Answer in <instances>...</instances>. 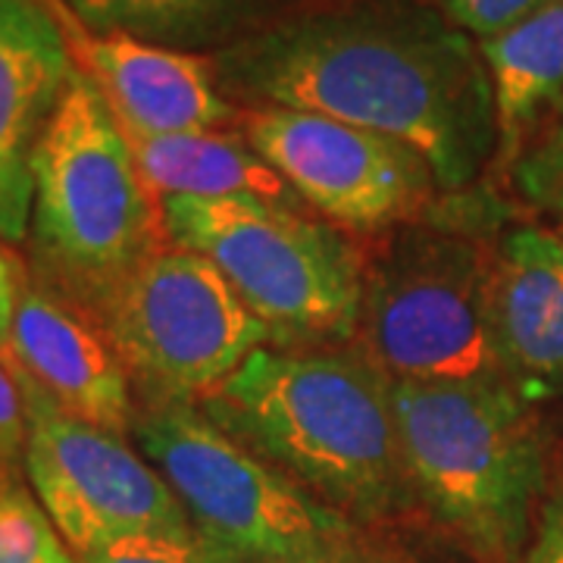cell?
<instances>
[{"label":"cell","mask_w":563,"mask_h":563,"mask_svg":"<svg viewBox=\"0 0 563 563\" xmlns=\"http://www.w3.org/2000/svg\"><path fill=\"white\" fill-rule=\"evenodd\" d=\"M225 98L320 113L404 141L442 191L495 157V103L479 44L422 0H347L282 16L213 54Z\"/></svg>","instance_id":"obj_1"},{"label":"cell","mask_w":563,"mask_h":563,"mask_svg":"<svg viewBox=\"0 0 563 563\" xmlns=\"http://www.w3.org/2000/svg\"><path fill=\"white\" fill-rule=\"evenodd\" d=\"M203 413L339 514L376 520L413 498L391 383L366 357L261 347Z\"/></svg>","instance_id":"obj_2"},{"label":"cell","mask_w":563,"mask_h":563,"mask_svg":"<svg viewBox=\"0 0 563 563\" xmlns=\"http://www.w3.org/2000/svg\"><path fill=\"white\" fill-rule=\"evenodd\" d=\"M32 279L98 320L122 282L166 244V232L132 144L79 66L32 151Z\"/></svg>","instance_id":"obj_3"},{"label":"cell","mask_w":563,"mask_h":563,"mask_svg":"<svg viewBox=\"0 0 563 563\" xmlns=\"http://www.w3.org/2000/svg\"><path fill=\"white\" fill-rule=\"evenodd\" d=\"M413 495L485 561H514L544 488L539 422L510 385L391 383Z\"/></svg>","instance_id":"obj_4"},{"label":"cell","mask_w":563,"mask_h":563,"mask_svg":"<svg viewBox=\"0 0 563 563\" xmlns=\"http://www.w3.org/2000/svg\"><path fill=\"white\" fill-rule=\"evenodd\" d=\"M166 242L201 254L273 332V342H329L357 332L366 273L357 247L298 207L163 198Z\"/></svg>","instance_id":"obj_5"},{"label":"cell","mask_w":563,"mask_h":563,"mask_svg":"<svg viewBox=\"0 0 563 563\" xmlns=\"http://www.w3.org/2000/svg\"><path fill=\"white\" fill-rule=\"evenodd\" d=\"M132 435L195 529L244 563H361L354 532L335 507H322L198 407L147 404Z\"/></svg>","instance_id":"obj_6"},{"label":"cell","mask_w":563,"mask_h":563,"mask_svg":"<svg viewBox=\"0 0 563 563\" xmlns=\"http://www.w3.org/2000/svg\"><path fill=\"white\" fill-rule=\"evenodd\" d=\"M492 257L448 229L401 232L363 285L366 361L388 383L507 385L488 313Z\"/></svg>","instance_id":"obj_7"},{"label":"cell","mask_w":563,"mask_h":563,"mask_svg":"<svg viewBox=\"0 0 563 563\" xmlns=\"http://www.w3.org/2000/svg\"><path fill=\"white\" fill-rule=\"evenodd\" d=\"M95 325L147 404L203 401L273 342L213 263L169 242L122 282Z\"/></svg>","instance_id":"obj_8"},{"label":"cell","mask_w":563,"mask_h":563,"mask_svg":"<svg viewBox=\"0 0 563 563\" xmlns=\"http://www.w3.org/2000/svg\"><path fill=\"white\" fill-rule=\"evenodd\" d=\"M13 376L25 404L29 483L76 561L132 536L195 529L161 470L122 435L69 417L20 369Z\"/></svg>","instance_id":"obj_9"},{"label":"cell","mask_w":563,"mask_h":563,"mask_svg":"<svg viewBox=\"0 0 563 563\" xmlns=\"http://www.w3.org/2000/svg\"><path fill=\"white\" fill-rule=\"evenodd\" d=\"M239 129L288 188L347 229L413 222L439 191L432 166L404 141L320 113L251 107Z\"/></svg>","instance_id":"obj_10"},{"label":"cell","mask_w":563,"mask_h":563,"mask_svg":"<svg viewBox=\"0 0 563 563\" xmlns=\"http://www.w3.org/2000/svg\"><path fill=\"white\" fill-rule=\"evenodd\" d=\"M73 69L66 20L44 0H0V242H29L32 151Z\"/></svg>","instance_id":"obj_11"},{"label":"cell","mask_w":563,"mask_h":563,"mask_svg":"<svg viewBox=\"0 0 563 563\" xmlns=\"http://www.w3.org/2000/svg\"><path fill=\"white\" fill-rule=\"evenodd\" d=\"M79 69L98 85L125 139L222 132L242 120L217 79L213 57L129 35H69Z\"/></svg>","instance_id":"obj_12"},{"label":"cell","mask_w":563,"mask_h":563,"mask_svg":"<svg viewBox=\"0 0 563 563\" xmlns=\"http://www.w3.org/2000/svg\"><path fill=\"white\" fill-rule=\"evenodd\" d=\"M13 369L76 420L113 435L135 426L132 379L103 332L73 303L20 273L13 317Z\"/></svg>","instance_id":"obj_13"},{"label":"cell","mask_w":563,"mask_h":563,"mask_svg":"<svg viewBox=\"0 0 563 563\" xmlns=\"http://www.w3.org/2000/svg\"><path fill=\"white\" fill-rule=\"evenodd\" d=\"M492 339L507 385L523 398L563 391V235L510 229L492 257Z\"/></svg>","instance_id":"obj_14"},{"label":"cell","mask_w":563,"mask_h":563,"mask_svg":"<svg viewBox=\"0 0 563 563\" xmlns=\"http://www.w3.org/2000/svg\"><path fill=\"white\" fill-rule=\"evenodd\" d=\"M476 44L495 103V169L510 173L532 139L563 110V0Z\"/></svg>","instance_id":"obj_15"},{"label":"cell","mask_w":563,"mask_h":563,"mask_svg":"<svg viewBox=\"0 0 563 563\" xmlns=\"http://www.w3.org/2000/svg\"><path fill=\"white\" fill-rule=\"evenodd\" d=\"M129 144L141 181L157 203L173 195L210 201L244 198L279 207H298L301 201L239 132L129 139Z\"/></svg>","instance_id":"obj_16"},{"label":"cell","mask_w":563,"mask_h":563,"mask_svg":"<svg viewBox=\"0 0 563 563\" xmlns=\"http://www.w3.org/2000/svg\"><path fill=\"white\" fill-rule=\"evenodd\" d=\"M269 0H66L69 16L91 35H129L163 47L239 41Z\"/></svg>","instance_id":"obj_17"},{"label":"cell","mask_w":563,"mask_h":563,"mask_svg":"<svg viewBox=\"0 0 563 563\" xmlns=\"http://www.w3.org/2000/svg\"><path fill=\"white\" fill-rule=\"evenodd\" d=\"M0 563H76L35 492L0 485Z\"/></svg>","instance_id":"obj_18"},{"label":"cell","mask_w":563,"mask_h":563,"mask_svg":"<svg viewBox=\"0 0 563 563\" xmlns=\"http://www.w3.org/2000/svg\"><path fill=\"white\" fill-rule=\"evenodd\" d=\"M507 176L532 210L563 217V110L532 139Z\"/></svg>","instance_id":"obj_19"},{"label":"cell","mask_w":563,"mask_h":563,"mask_svg":"<svg viewBox=\"0 0 563 563\" xmlns=\"http://www.w3.org/2000/svg\"><path fill=\"white\" fill-rule=\"evenodd\" d=\"M76 563H244L232 551L210 542L198 529L191 532H157L132 536L122 542L98 548Z\"/></svg>","instance_id":"obj_20"},{"label":"cell","mask_w":563,"mask_h":563,"mask_svg":"<svg viewBox=\"0 0 563 563\" xmlns=\"http://www.w3.org/2000/svg\"><path fill=\"white\" fill-rule=\"evenodd\" d=\"M554 0H442L448 20L473 41L495 38L510 32L529 16H536Z\"/></svg>","instance_id":"obj_21"},{"label":"cell","mask_w":563,"mask_h":563,"mask_svg":"<svg viewBox=\"0 0 563 563\" xmlns=\"http://www.w3.org/2000/svg\"><path fill=\"white\" fill-rule=\"evenodd\" d=\"M25 448V404L13 369L0 361V457L22 454Z\"/></svg>","instance_id":"obj_22"},{"label":"cell","mask_w":563,"mask_h":563,"mask_svg":"<svg viewBox=\"0 0 563 563\" xmlns=\"http://www.w3.org/2000/svg\"><path fill=\"white\" fill-rule=\"evenodd\" d=\"M523 563H563V498L544 504L536 539L529 544Z\"/></svg>","instance_id":"obj_23"},{"label":"cell","mask_w":563,"mask_h":563,"mask_svg":"<svg viewBox=\"0 0 563 563\" xmlns=\"http://www.w3.org/2000/svg\"><path fill=\"white\" fill-rule=\"evenodd\" d=\"M20 295V269L0 251V361H13V317Z\"/></svg>","instance_id":"obj_24"},{"label":"cell","mask_w":563,"mask_h":563,"mask_svg":"<svg viewBox=\"0 0 563 563\" xmlns=\"http://www.w3.org/2000/svg\"><path fill=\"white\" fill-rule=\"evenodd\" d=\"M561 235H563V217H561Z\"/></svg>","instance_id":"obj_25"}]
</instances>
